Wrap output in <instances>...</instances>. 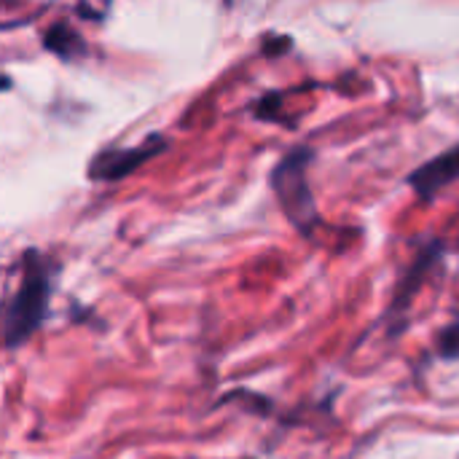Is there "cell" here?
<instances>
[{
    "instance_id": "cell-1",
    "label": "cell",
    "mask_w": 459,
    "mask_h": 459,
    "mask_svg": "<svg viewBox=\"0 0 459 459\" xmlns=\"http://www.w3.org/2000/svg\"><path fill=\"white\" fill-rule=\"evenodd\" d=\"M22 277L16 290L8 296L3 309V342L8 350L24 344L46 320L51 304L54 274L46 255L38 250H27L19 261Z\"/></svg>"
},
{
    "instance_id": "cell-2",
    "label": "cell",
    "mask_w": 459,
    "mask_h": 459,
    "mask_svg": "<svg viewBox=\"0 0 459 459\" xmlns=\"http://www.w3.org/2000/svg\"><path fill=\"white\" fill-rule=\"evenodd\" d=\"M312 161L315 153L309 148H293L272 169V188L277 194V204L301 234H312L315 226L320 223L317 202L309 186Z\"/></svg>"
},
{
    "instance_id": "cell-3",
    "label": "cell",
    "mask_w": 459,
    "mask_h": 459,
    "mask_svg": "<svg viewBox=\"0 0 459 459\" xmlns=\"http://www.w3.org/2000/svg\"><path fill=\"white\" fill-rule=\"evenodd\" d=\"M167 148V137L161 134H151L148 140H143L134 148H102L91 161H89V178L91 180H121L126 175H132L134 169H140L148 159L159 156Z\"/></svg>"
},
{
    "instance_id": "cell-4",
    "label": "cell",
    "mask_w": 459,
    "mask_h": 459,
    "mask_svg": "<svg viewBox=\"0 0 459 459\" xmlns=\"http://www.w3.org/2000/svg\"><path fill=\"white\" fill-rule=\"evenodd\" d=\"M441 255V242H428L425 250L411 261L409 272L403 274V280L398 282L395 288V296H393V304L387 309V333L390 336H401L406 331V315H409V307L414 304V296L420 293V288L425 285V277L428 272L436 266Z\"/></svg>"
},
{
    "instance_id": "cell-5",
    "label": "cell",
    "mask_w": 459,
    "mask_h": 459,
    "mask_svg": "<svg viewBox=\"0 0 459 459\" xmlns=\"http://www.w3.org/2000/svg\"><path fill=\"white\" fill-rule=\"evenodd\" d=\"M459 180V145L438 153L436 159L425 161L409 175V186L422 196V199H436L449 183Z\"/></svg>"
},
{
    "instance_id": "cell-6",
    "label": "cell",
    "mask_w": 459,
    "mask_h": 459,
    "mask_svg": "<svg viewBox=\"0 0 459 459\" xmlns=\"http://www.w3.org/2000/svg\"><path fill=\"white\" fill-rule=\"evenodd\" d=\"M43 48L51 51L54 56L65 59V62H75L86 56V40L81 38V32L67 24V22H54L46 27L43 32Z\"/></svg>"
},
{
    "instance_id": "cell-7",
    "label": "cell",
    "mask_w": 459,
    "mask_h": 459,
    "mask_svg": "<svg viewBox=\"0 0 459 459\" xmlns=\"http://www.w3.org/2000/svg\"><path fill=\"white\" fill-rule=\"evenodd\" d=\"M438 355L446 360L459 358V323H452L441 336H438Z\"/></svg>"
}]
</instances>
